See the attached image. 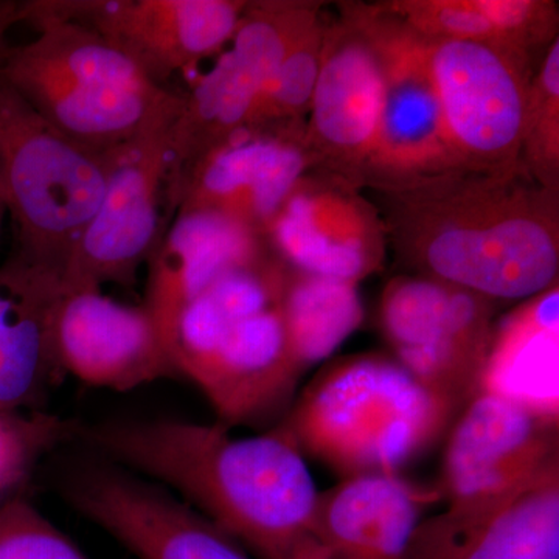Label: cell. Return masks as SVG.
Returning a JSON list of instances; mask_svg holds the SVG:
<instances>
[{
    "instance_id": "obj_16",
    "label": "cell",
    "mask_w": 559,
    "mask_h": 559,
    "mask_svg": "<svg viewBox=\"0 0 559 559\" xmlns=\"http://www.w3.org/2000/svg\"><path fill=\"white\" fill-rule=\"evenodd\" d=\"M66 496L139 559H249L200 511L112 463L79 471Z\"/></svg>"
},
{
    "instance_id": "obj_29",
    "label": "cell",
    "mask_w": 559,
    "mask_h": 559,
    "mask_svg": "<svg viewBox=\"0 0 559 559\" xmlns=\"http://www.w3.org/2000/svg\"><path fill=\"white\" fill-rule=\"evenodd\" d=\"M0 559H87L32 503L14 499L0 507Z\"/></svg>"
},
{
    "instance_id": "obj_4",
    "label": "cell",
    "mask_w": 559,
    "mask_h": 559,
    "mask_svg": "<svg viewBox=\"0 0 559 559\" xmlns=\"http://www.w3.org/2000/svg\"><path fill=\"white\" fill-rule=\"evenodd\" d=\"M454 417L395 359L362 355L320 371L278 426L301 454L348 479L399 474L440 440Z\"/></svg>"
},
{
    "instance_id": "obj_22",
    "label": "cell",
    "mask_w": 559,
    "mask_h": 559,
    "mask_svg": "<svg viewBox=\"0 0 559 559\" xmlns=\"http://www.w3.org/2000/svg\"><path fill=\"white\" fill-rule=\"evenodd\" d=\"M558 304L555 285L532 297L495 331L479 392L558 419Z\"/></svg>"
},
{
    "instance_id": "obj_20",
    "label": "cell",
    "mask_w": 559,
    "mask_h": 559,
    "mask_svg": "<svg viewBox=\"0 0 559 559\" xmlns=\"http://www.w3.org/2000/svg\"><path fill=\"white\" fill-rule=\"evenodd\" d=\"M439 499L399 474L348 477L319 492L312 536L331 559H409L423 511Z\"/></svg>"
},
{
    "instance_id": "obj_2",
    "label": "cell",
    "mask_w": 559,
    "mask_h": 559,
    "mask_svg": "<svg viewBox=\"0 0 559 559\" xmlns=\"http://www.w3.org/2000/svg\"><path fill=\"white\" fill-rule=\"evenodd\" d=\"M385 193L395 205L396 245L423 277L492 301L532 299L557 285L558 193L522 165Z\"/></svg>"
},
{
    "instance_id": "obj_24",
    "label": "cell",
    "mask_w": 559,
    "mask_h": 559,
    "mask_svg": "<svg viewBox=\"0 0 559 559\" xmlns=\"http://www.w3.org/2000/svg\"><path fill=\"white\" fill-rule=\"evenodd\" d=\"M280 308L289 347L304 371L333 355L364 319L355 283L290 267L286 271Z\"/></svg>"
},
{
    "instance_id": "obj_13",
    "label": "cell",
    "mask_w": 559,
    "mask_h": 559,
    "mask_svg": "<svg viewBox=\"0 0 559 559\" xmlns=\"http://www.w3.org/2000/svg\"><path fill=\"white\" fill-rule=\"evenodd\" d=\"M314 168L305 120L248 124L176 179L167 191L168 221L176 210H210L264 237L290 191Z\"/></svg>"
},
{
    "instance_id": "obj_5",
    "label": "cell",
    "mask_w": 559,
    "mask_h": 559,
    "mask_svg": "<svg viewBox=\"0 0 559 559\" xmlns=\"http://www.w3.org/2000/svg\"><path fill=\"white\" fill-rule=\"evenodd\" d=\"M21 22L31 24L38 38L10 46L0 80L80 145L106 153L182 109V94L154 83L91 28L46 16Z\"/></svg>"
},
{
    "instance_id": "obj_26",
    "label": "cell",
    "mask_w": 559,
    "mask_h": 559,
    "mask_svg": "<svg viewBox=\"0 0 559 559\" xmlns=\"http://www.w3.org/2000/svg\"><path fill=\"white\" fill-rule=\"evenodd\" d=\"M325 32L319 14L301 28L261 95L250 124L304 121L311 108Z\"/></svg>"
},
{
    "instance_id": "obj_14",
    "label": "cell",
    "mask_w": 559,
    "mask_h": 559,
    "mask_svg": "<svg viewBox=\"0 0 559 559\" xmlns=\"http://www.w3.org/2000/svg\"><path fill=\"white\" fill-rule=\"evenodd\" d=\"M248 2L238 0H33L22 16L75 22L131 58L154 83L219 53Z\"/></svg>"
},
{
    "instance_id": "obj_23",
    "label": "cell",
    "mask_w": 559,
    "mask_h": 559,
    "mask_svg": "<svg viewBox=\"0 0 559 559\" xmlns=\"http://www.w3.org/2000/svg\"><path fill=\"white\" fill-rule=\"evenodd\" d=\"M414 559H559V460L474 527Z\"/></svg>"
},
{
    "instance_id": "obj_3",
    "label": "cell",
    "mask_w": 559,
    "mask_h": 559,
    "mask_svg": "<svg viewBox=\"0 0 559 559\" xmlns=\"http://www.w3.org/2000/svg\"><path fill=\"white\" fill-rule=\"evenodd\" d=\"M286 271L267 252L216 280L176 322V369L201 389L224 428L261 425L293 406L305 371L280 308Z\"/></svg>"
},
{
    "instance_id": "obj_1",
    "label": "cell",
    "mask_w": 559,
    "mask_h": 559,
    "mask_svg": "<svg viewBox=\"0 0 559 559\" xmlns=\"http://www.w3.org/2000/svg\"><path fill=\"white\" fill-rule=\"evenodd\" d=\"M79 432L109 463L175 489L263 559H290L314 539L319 491L282 426L238 439L218 423L114 419Z\"/></svg>"
},
{
    "instance_id": "obj_33",
    "label": "cell",
    "mask_w": 559,
    "mask_h": 559,
    "mask_svg": "<svg viewBox=\"0 0 559 559\" xmlns=\"http://www.w3.org/2000/svg\"><path fill=\"white\" fill-rule=\"evenodd\" d=\"M5 201H3L2 186H0V229H2V219L3 215H5Z\"/></svg>"
},
{
    "instance_id": "obj_7",
    "label": "cell",
    "mask_w": 559,
    "mask_h": 559,
    "mask_svg": "<svg viewBox=\"0 0 559 559\" xmlns=\"http://www.w3.org/2000/svg\"><path fill=\"white\" fill-rule=\"evenodd\" d=\"M558 419L477 392L463 407L444 451L437 491L448 500V509L419 524L412 550L436 549L474 527L525 481L558 462Z\"/></svg>"
},
{
    "instance_id": "obj_28",
    "label": "cell",
    "mask_w": 559,
    "mask_h": 559,
    "mask_svg": "<svg viewBox=\"0 0 559 559\" xmlns=\"http://www.w3.org/2000/svg\"><path fill=\"white\" fill-rule=\"evenodd\" d=\"M73 432L72 423L53 415L0 409V489L24 479L40 455Z\"/></svg>"
},
{
    "instance_id": "obj_10",
    "label": "cell",
    "mask_w": 559,
    "mask_h": 559,
    "mask_svg": "<svg viewBox=\"0 0 559 559\" xmlns=\"http://www.w3.org/2000/svg\"><path fill=\"white\" fill-rule=\"evenodd\" d=\"M176 117L109 150L105 194L70 252L62 288L134 285L139 267L146 264L167 227L160 210L167 204Z\"/></svg>"
},
{
    "instance_id": "obj_8",
    "label": "cell",
    "mask_w": 559,
    "mask_h": 559,
    "mask_svg": "<svg viewBox=\"0 0 559 559\" xmlns=\"http://www.w3.org/2000/svg\"><path fill=\"white\" fill-rule=\"evenodd\" d=\"M426 40V39H425ZM444 124L465 171L521 167L535 70L524 51L487 40H426Z\"/></svg>"
},
{
    "instance_id": "obj_27",
    "label": "cell",
    "mask_w": 559,
    "mask_h": 559,
    "mask_svg": "<svg viewBox=\"0 0 559 559\" xmlns=\"http://www.w3.org/2000/svg\"><path fill=\"white\" fill-rule=\"evenodd\" d=\"M381 9L426 40L499 43L477 0H406Z\"/></svg>"
},
{
    "instance_id": "obj_6",
    "label": "cell",
    "mask_w": 559,
    "mask_h": 559,
    "mask_svg": "<svg viewBox=\"0 0 559 559\" xmlns=\"http://www.w3.org/2000/svg\"><path fill=\"white\" fill-rule=\"evenodd\" d=\"M108 171L109 151L62 134L0 80V186L16 234L13 257L62 278Z\"/></svg>"
},
{
    "instance_id": "obj_12",
    "label": "cell",
    "mask_w": 559,
    "mask_h": 559,
    "mask_svg": "<svg viewBox=\"0 0 559 559\" xmlns=\"http://www.w3.org/2000/svg\"><path fill=\"white\" fill-rule=\"evenodd\" d=\"M362 11L384 73L380 121L364 180L395 191L465 171L444 124L426 40L380 7Z\"/></svg>"
},
{
    "instance_id": "obj_17",
    "label": "cell",
    "mask_w": 559,
    "mask_h": 559,
    "mask_svg": "<svg viewBox=\"0 0 559 559\" xmlns=\"http://www.w3.org/2000/svg\"><path fill=\"white\" fill-rule=\"evenodd\" d=\"M264 240L290 270L355 285L384 260V230L374 209L355 183L323 171L297 183Z\"/></svg>"
},
{
    "instance_id": "obj_21",
    "label": "cell",
    "mask_w": 559,
    "mask_h": 559,
    "mask_svg": "<svg viewBox=\"0 0 559 559\" xmlns=\"http://www.w3.org/2000/svg\"><path fill=\"white\" fill-rule=\"evenodd\" d=\"M0 275L13 290V301L0 318V409L20 411L61 371L55 314L62 278L13 255Z\"/></svg>"
},
{
    "instance_id": "obj_30",
    "label": "cell",
    "mask_w": 559,
    "mask_h": 559,
    "mask_svg": "<svg viewBox=\"0 0 559 559\" xmlns=\"http://www.w3.org/2000/svg\"><path fill=\"white\" fill-rule=\"evenodd\" d=\"M499 44L532 57L538 47L550 46L557 36L558 9L539 0H477Z\"/></svg>"
},
{
    "instance_id": "obj_9",
    "label": "cell",
    "mask_w": 559,
    "mask_h": 559,
    "mask_svg": "<svg viewBox=\"0 0 559 559\" xmlns=\"http://www.w3.org/2000/svg\"><path fill=\"white\" fill-rule=\"evenodd\" d=\"M495 301L430 277L392 280L381 323L395 360L455 415L479 392Z\"/></svg>"
},
{
    "instance_id": "obj_15",
    "label": "cell",
    "mask_w": 559,
    "mask_h": 559,
    "mask_svg": "<svg viewBox=\"0 0 559 559\" xmlns=\"http://www.w3.org/2000/svg\"><path fill=\"white\" fill-rule=\"evenodd\" d=\"M382 60L359 7L326 27L305 138L320 171L359 186L380 121Z\"/></svg>"
},
{
    "instance_id": "obj_11",
    "label": "cell",
    "mask_w": 559,
    "mask_h": 559,
    "mask_svg": "<svg viewBox=\"0 0 559 559\" xmlns=\"http://www.w3.org/2000/svg\"><path fill=\"white\" fill-rule=\"evenodd\" d=\"M318 16L304 2H248L229 50L183 95L171 130L167 191L205 151L248 127L293 39Z\"/></svg>"
},
{
    "instance_id": "obj_18",
    "label": "cell",
    "mask_w": 559,
    "mask_h": 559,
    "mask_svg": "<svg viewBox=\"0 0 559 559\" xmlns=\"http://www.w3.org/2000/svg\"><path fill=\"white\" fill-rule=\"evenodd\" d=\"M55 352L64 373L116 392L179 374L148 310L112 300L102 289L62 288Z\"/></svg>"
},
{
    "instance_id": "obj_19",
    "label": "cell",
    "mask_w": 559,
    "mask_h": 559,
    "mask_svg": "<svg viewBox=\"0 0 559 559\" xmlns=\"http://www.w3.org/2000/svg\"><path fill=\"white\" fill-rule=\"evenodd\" d=\"M267 252L263 235L240 221L210 210H176L146 261L143 304L170 352L173 331L183 308L216 280Z\"/></svg>"
},
{
    "instance_id": "obj_32",
    "label": "cell",
    "mask_w": 559,
    "mask_h": 559,
    "mask_svg": "<svg viewBox=\"0 0 559 559\" xmlns=\"http://www.w3.org/2000/svg\"><path fill=\"white\" fill-rule=\"evenodd\" d=\"M290 559H331L329 551L318 540L311 539L310 543L301 546Z\"/></svg>"
},
{
    "instance_id": "obj_25",
    "label": "cell",
    "mask_w": 559,
    "mask_h": 559,
    "mask_svg": "<svg viewBox=\"0 0 559 559\" xmlns=\"http://www.w3.org/2000/svg\"><path fill=\"white\" fill-rule=\"evenodd\" d=\"M521 164L543 189L558 193L559 40L550 44L530 86Z\"/></svg>"
},
{
    "instance_id": "obj_31",
    "label": "cell",
    "mask_w": 559,
    "mask_h": 559,
    "mask_svg": "<svg viewBox=\"0 0 559 559\" xmlns=\"http://www.w3.org/2000/svg\"><path fill=\"white\" fill-rule=\"evenodd\" d=\"M21 22L20 20V3L17 2H0V66H2L3 58L10 49L7 35L14 24Z\"/></svg>"
}]
</instances>
